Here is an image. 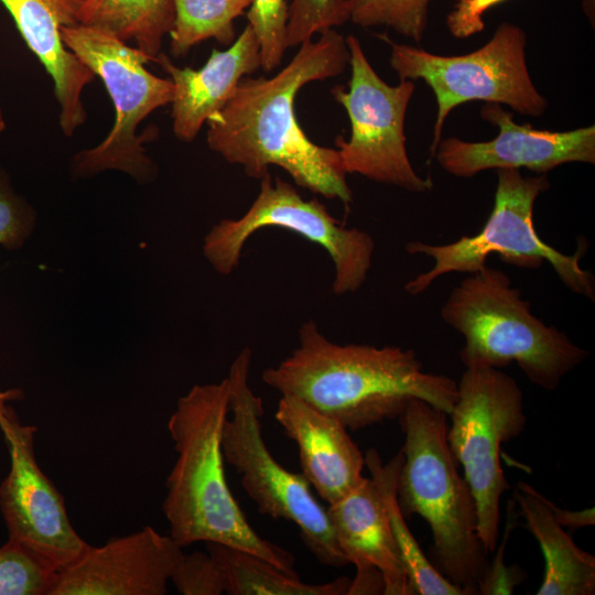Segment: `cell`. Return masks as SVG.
Here are the masks:
<instances>
[{
  "instance_id": "836d02e7",
  "label": "cell",
  "mask_w": 595,
  "mask_h": 595,
  "mask_svg": "<svg viewBox=\"0 0 595 595\" xmlns=\"http://www.w3.org/2000/svg\"><path fill=\"white\" fill-rule=\"evenodd\" d=\"M23 398V392L20 389H9L6 391H0V409L3 408L8 402L20 400Z\"/></svg>"
},
{
  "instance_id": "4fadbf2b",
  "label": "cell",
  "mask_w": 595,
  "mask_h": 595,
  "mask_svg": "<svg viewBox=\"0 0 595 595\" xmlns=\"http://www.w3.org/2000/svg\"><path fill=\"white\" fill-rule=\"evenodd\" d=\"M0 429L10 454V470L0 485V508L9 540L55 571L74 562L88 547L71 524L64 499L39 467L36 428L22 424L14 410L0 409Z\"/></svg>"
},
{
  "instance_id": "cb8c5ba5",
  "label": "cell",
  "mask_w": 595,
  "mask_h": 595,
  "mask_svg": "<svg viewBox=\"0 0 595 595\" xmlns=\"http://www.w3.org/2000/svg\"><path fill=\"white\" fill-rule=\"evenodd\" d=\"M174 22L170 52L175 58L184 57L190 50L214 39L221 45L235 41L234 21L249 9L252 0H172Z\"/></svg>"
},
{
  "instance_id": "ffe728a7",
  "label": "cell",
  "mask_w": 595,
  "mask_h": 595,
  "mask_svg": "<svg viewBox=\"0 0 595 595\" xmlns=\"http://www.w3.org/2000/svg\"><path fill=\"white\" fill-rule=\"evenodd\" d=\"M512 499L544 559V574L536 594L594 595L595 556L578 548L556 521L552 501L523 480L517 483Z\"/></svg>"
},
{
  "instance_id": "d6a6232c",
  "label": "cell",
  "mask_w": 595,
  "mask_h": 595,
  "mask_svg": "<svg viewBox=\"0 0 595 595\" xmlns=\"http://www.w3.org/2000/svg\"><path fill=\"white\" fill-rule=\"evenodd\" d=\"M553 515L556 521L565 529L575 531L585 527L594 526L595 523V509L594 507L580 511H571L562 509L555 504H551Z\"/></svg>"
},
{
  "instance_id": "277c9868",
  "label": "cell",
  "mask_w": 595,
  "mask_h": 595,
  "mask_svg": "<svg viewBox=\"0 0 595 595\" xmlns=\"http://www.w3.org/2000/svg\"><path fill=\"white\" fill-rule=\"evenodd\" d=\"M447 416L412 399L398 418L404 442L397 496L404 517L419 515L428 522L436 570L464 595H478L488 551L477 532L475 499L447 444Z\"/></svg>"
},
{
  "instance_id": "7c38bea8",
  "label": "cell",
  "mask_w": 595,
  "mask_h": 595,
  "mask_svg": "<svg viewBox=\"0 0 595 595\" xmlns=\"http://www.w3.org/2000/svg\"><path fill=\"white\" fill-rule=\"evenodd\" d=\"M345 40L351 69L348 90L339 86L332 89L350 122L349 140L336 139L344 171L412 193L431 191L432 180L415 172L405 148L404 120L415 89L413 80L387 84L369 63L359 40L353 34Z\"/></svg>"
},
{
  "instance_id": "e575fe53",
  "label": "cell",
  "mask_w": 595,
  "mask_h": 595,
  "mask_svg": "<svg viewBox=\"0 0 595 595\" xmlns=\"http://www.w3.org/2000/svg\"><path fill=\"white\" fill-rule=\"evenodd\" d=\"M6 128H7L6 119H4V116H3L2 108L0 106V134L6 130Z\"/></svg>"
},
{
  "instance_id": "3957f363",
  "label": "cell",
  "mask_w": 595,
  "mask_h": 595,
  "mask_svg": "<svg viewBox=\"0 0 595 595\" xmlns=\"http://www.w3.org/2000/svg\"><path fill=\"white\" fill-rule=\"evenodd\" d=\"M228 415L226 377L194 386L178 399L167 421L177 453L163 501L170 537L181 548L199 541L237 548L296 574L292 554L256 532L228 486L221 447Z\"/></svg>"
},
{
  "instance_id": "52a82bcc",
  "label": "cell",
  "mask_w": 595,
  "mask_h": 595,
  "mask_svg": "<svg viewBox=\"0 0 595 595\" xmlns=\"http://www.w3.org/2000/svg\"><path fill=\"white\" fill-rule=\"evenodd\" d=\"M61 34L66 47L102 80L116 113L108 136L72 158L73 175L83 178L117 170L141 184L154 181L158 167L143 143L156 137V129L141 134L137 129L150 113L172 102L173 83L149 72L145 65L154 62L152 57L106 31L79 23L63 26Z\"/></svg>"
},
{
  "instance_id": "30bf717a",
  "label": "cell",
  "mask_w": 595,
  "mask_h": 595,
  "mask_svg": "<svg viewBox=\"0 0 595 595\" xmlns=\"http://www.w3.org/2000/svg\"><path fill=\"white\" fill-rule=\"evenodd\" d=\"M379 37L390 44V66L399 79H422L435 95L437 113L431 155L442 140L446 117L462 104L496 102L531 117L547 110L548 101L528 71L526 33L516 24L502 22L485 45L464 55H437L394 43L387 35Z\"/></svg>"
},
{
  "instance_id": "5b68a950",
  "label": "cell",
  "mask_w": 595,
  "mask_h": 595,
  "mask_svg": "<svg viewBox=\"0 0 595 595\" xmlns=\"http://www.w3.org/2000/svg\"><path fill=\"white\" fill-rule=\"evenodd\" d=\"M441 317L464 338L459 358L465 368L500 369L516 363L544 390H555L589 355L534 316L509 275L487 264L452 289Z\"/></svg>"
},
{
  "instance_id": "484cf974",
  "label": "cell",
  "mask_w": 595,
  "mask_h": 595,
  "mask_svg": "<svg viewBox=\"0 0 595 595\" xmlns=\"http://www.w3.org/2000/svg\"><path fill=\"white\" fill-rule=\"evenodd\" d=\"M57 573L11 540L0 548V595H50Z\"/></svg>"
},
{
  "instance_id": "44dd1931",
  "label": "cell",
  "mask_w": 595,
  "mask_h": 595,
  "mask_svg": "<svg viewBox=\"0 0 595 595\" xmlns=\"http://www.w3.org/2000/svg\"><path fill=\"white\" fill-rule=\"evenodd\" d=\"M402 458V453L399 452L387 464H383L378 452L370 448L365 455V466L380 493L408 576L410 595H464L459 587L436 570L407 524L397 496V478Z\"/></svg>"
},
{
  "instance_id": "5bb4252c",
  "label": "cell",
  "mask_w": 595,
  "mask_h": 595,
  "mask_svg": "<svg viewBox=\"0 0 595 595\" xmlns=\"http://www.w3.org/2000/svg\"><path fill=\"white\" fill-rule=\"evenodd\" d=\"M480 115L498 127V136L484 142L455 137L441 140L434 155L440 166L457 177H473L482 171L528 169L545 174L565 163H595V127L555 132L518 125L500 104L485 102Z\"/></svg>"
},
{
  "instance_id": "8992f818",
  "label": "cell",
  "mask_w": 595,
  "mask_h": 595,
  "mask_svg": "<svg viewBox=\"0 0 595 595\" xmlns=\"http://www.w3.org/2000/svg\"><path fill=\"white\" fill-rule=\"evenodd\" d=\"M497 178L493 210L478 234L443 245L405 244L409 255L426 256L434 262L405 283V292L419 295L448 273H474L489 256L498 255L505 263L524 269H538L548 261L569 290L594 301V275L580 263L586 244L565 255L544 242L533 225L534 202L550 187L547 175L523 176L519 170L505 169L497 171Z\"/></svg>"
},
{
  "instance_id": "f1b7e54d",
  "label": "cell",
  "mask_w": 595,
  "mask_h": 595,
  "mask_svg": "<svg viewBox=\"0 0 595 595\" xmlns=\"http://www.w3.org/2000/svg\"><path fill=\"white\" fill-rule=\"evenodd\" d=\"M35 221L34 208L0 167V246L8 250L21 248L33 232Z\"/></svg>"
},
{
  "instance_id": "7a4b0ae2",
  "label": "cell",
  "mask_w": 595,
  "mask_h": 595,
  "mask_svg": "<svg viewBox=\"0 0 595 595\" xmlns=\"http://www.w3.org/2000/svg\"><path fill=\"white\" fill-rule=\"evenodd\" d=\"M299 345L261 378L281 394L299 398L350 431L398 419L412 399L447 414L457 382L428 372L413 349L365 344L340 345L314 321L299 329Z\"/></svg>"
},
{
  "instance_id": "e0dca14e",
  "label": "cell",
  "mask_w": 595,
  "mask_h": 595,
  "mask_svg": "<svg viewBox=\"0 0 595 595\" xmlns=\"http://www.w3.org/2000/svg\"><path fill=\"white\" fill-rule=\"evenodd\" d=\"M86 0H0L29 50L52 77L58 123L72 137L87 119L82 94L95 75L63 42L61 29L80 23Z\"/></svg>"
},
{
  "instance_id": "ac0fdd59",
  "label": "cell",
  "mask_w": 595,
  "mask_h": 595,
  "mask_svg": "<svg viewBox=\"0 0 595 595\" xmlns=\"http://www.w3.org/2000/svg\"><path fill=\"white\" fill-rule=\"evenodd\" d=\"M274 416L298 445L303 476L328 505L364 479L365 456L336 419L289 394H281Z\"/></svg>"
},
{
  "instance_id": "83f0119b",
  "label": "cell",
  "mask_w": 595,
  "mask_h": 595,
  "mask_svg": "<svg viewBox=\"0 0 595 595\" xmlns=\"http://www.w3.org/2000/svg\"><path fill=\"white\" fill-rule=\"evenodd\" d=\"M350 20L348 0H292L286 24L288 47H295Z\"/></svg>"
},
{
  "instance_id": "7402d4cb",
  "label": "cell",
  "mask_w": 595,
  "mask_h": 595,
  "mask_svg": "<svg viewBox=\"0 0 595 595\" xmlns=\"http://www.w3.org/2000/svg\"><path fill=\"white\" fill-rule=\"evenodd\" d=\"M207 552L217 562L229 595H347L346 576L321 584L304 583L250 552L229 545L206 542Z\"/></svg>"
},
{
  "instance_id": "d4e9b609",
  "label": "cell",
  "mask_w": 595,
  "mask_h": 595,
  "mask_svg": "<svg viewBox=\"0 0 595 595\" xmlns=\"http://www.w3.org/2000/svg\"><path fill=\"white\" fill-rule=\"evenodd\" d=\"M431 0H348L350 21L361 28L388 26L420 43Z\"/></svg>"
},
{
  "instance_id": "4dcf8cb0",
  "label": "cell",
  "mask_w": 595,
  "mask_h": 595,
  "mask_svg": "<svg viewBox=\"0 0 595 595\" xmlns=\"http://www.w3.org/2000/svg\"><path fill=\"white\" fill-rule=\"evenodd\" d=\"M518 520L519 513L516 502L513 499H509L501 542L494 550V559L489 562L487 571L479 584L478 595L513 594L515 588L524 581L527 573L521 566L517 564L508 566L505 563L506 545L512 531L519 523Z\"/></svg>"
},
{
  "instance_id": "4316f807",
  "label": "cell",
  "mask_w": 595,
  "mask_h": 595,
  "mask_svg": "<svg viewBox=\"0 0 595 595\" xmlns=\"http://www.w3.org/2000/svg\"><path fill=\"white\" fill-rule=\"evenodd\" d=\"M288 17L285 0H252L247 11L248 24L259 44L260 67L266 72L279 66L288 48Z\"/></svg>"
},
{
  "instance_id": "9a60e30c",
  "label": "cell",
  "mask_w": 595,
  "mask_h": 595,
  "mask_svg": "<svg viewBox=\"0 0 595 595\" xmlns=\"http://www.w3.org/2000/svg\"><path fill=\"white\" fill-rule=\"evenodd\" d=\"M170 537L147 526L88 547L58 571L50 595H165L182 555Z\"/></svg>"
},
{
  "instance_id": "8fae6325",
  "label": "cell",
  "mask_w": 595,
  "mask_h": 595,
  "mask_svg": "<svg viewBox=\"0 0 595 595\" xmlns=\"http://www.w3.org/2000/svg\"><path fill=\"white\" fill-rule=\"evenodd\" d=\"M248 210L239 218L217 223L204 238L203 252L223 275L234 272L248 239L259 229L277 227L295 232L322 247L334 264L332 290L336 295L358 291L372 264L375 242L358 228H347L318 199H304L294 186L270 173Z\"/></svg>"
},
{
  "instance_id": "1f68e13d",
  "label": "cell",
  "mask_w": 595,
  "mask_h": 595,
  "mask_svg": "<svg viewBox=\"0 0 595 595\" xmlns=\"http://www.w3.org/2000/svg\"><path fill=\"white\" fill-rule=\"evenodd\" d=\"M506 0H456L446 17L450 33L457 39L469 37L485 29L484 14Z\"/></svg>"
},
{
  "instance_id": "f546056e",
  "label": "cell",
  "mask_w": 595,
  "mask_h": 595,
  "mask_svg": "<svg viewBox=\"0 0 595 595\" xmlns=\"http://www.w3.org/2000/svg\"><path fill=\"white\" fill-rule=\"evenodd\" d=\"M171 581L183 595H220L225 593L223 573L208 553H182Z\"/></svg>"
},
{
  "instance_id": "2e32d148",
  "label": "cell",
  "mask_w": 595,
  "mask_h": 595,
  "mask_svg": "<svg viewBox=\"0 0 595 595\" xmlns=\"http://www.w3.org/2000/svg\"><path fill=\"white\" fill-rule=\"evenodd\" d=\"M336 541L356 566L347 595H410L408 576L380 493L370 477L328 505Z\"/></svg>"
},
{
  "instance_id": "d6986e66",
  "label": "cell",
  "mask_w": 595,
  "mask_h": 595,
  "mask_svg": "<svg viewBox=\"0 0 595 595\" xmlns=\"http://www.w3.org/2000/svg\"><path fill=\"white\" fill-rule=\"evenodd\" d=\"M174 86L172 128L175 137L193 141L232 97L241 78L260 67L259 44L249 24L225 51L213 50L199 69L178 67L160 53L155 61Z\"/></svg>"
},
{
  "instance_id": "9c48e42d",
  "label": "cell",
  "mask_w": 595,
  "mask_h": 595,
  "mask_svg": "<svg viewBox=\"0 0 595 595\" xmlns=\"http://www.w3.org/2000/svg\"><path fill=\"white\" fill-rule=\"evenodd\" d=\"M523 393L500 369L465 368L448 416L446 440L455 463L463 467L477 512V532L489 552L499 540L500 499L510 489L500 465L504 443L527 424Z\"/></svg>"
},
{
  "instance_id": "603a6c76",
  "label": "cell",
  "mask_w": 595,
  "mask_h": 595,
  "mask_svg": "<svg viewBox=\"0 0 595 595\" xmlns=\"http://www.w3.org/2000/svg\"><path fill=\"white\" fill-rule=\"evenodd\" d=\"M173 22L172 0H86L80 14V24L133 41L154 61Z\"/></svg>"
},
{
  "instance_id": "ba28073f",
  "label": "cell",
  "mask_w": 595,
  "mask_h": 595,
  "mask_svg": "<svg viewBox=\"0 0 595 595\" xmlns=\"http://www.w3.org/2000/svg\"><path fill=\"white\" fill-rule=\"evenodd\" d=\"M251 358V350L244 348L227 376L229 415L221 439L225 462L239 474L244 489L260 513L293 522L304 544L323 565L345 566L349 563L310 483L303 474L284 468L266 445L261 423L263 402L249 385Z\"/></svg>"
},
{
  "instance_id": "6da1fadb",
  "label": "cell",
  "mask_w": 595,
  "mask_h": 595,
  "mask_svg": "<svg viewBox=\"0 0 595 595\" xmlns=\"http://www.w3.org/2000/svg\"><path fill=\"white\" fill-rule=\"evenodd\" d=\"M349 51L334 29L299 45L290 63L270 78L245 76L226 106L207 123L208 148L260 180L269 166L283 169L296 185L348 206L353 192L337 149L312 142L294 112L299 90L345 72Z\"/></svg>"
}]
</instances>
